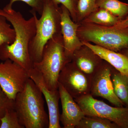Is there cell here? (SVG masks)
I'll list each match as a JSON object with an SVG mask.
<instances>
[{
  "label": "cell",
  "instance_id": "obj_21",
  "mask_svg": "<svg viewBox=\"0 0 128 128\" xmlns=\"http://www.w3.org/2000/svg\"><path fill=\"white\" fill-rule=\"evenodd\" d=\"M0 120V128H24L19 122L14 108L7 109Z\"/></svg>",
  "mask_w": 128,
  "mask_h": 128
},
{
  "label": "cell",
  "instance_id": "obj_2",
  "mask_svg": "<svg viewBox=\"0 0 128 128\" xmlns=\"http://www.w3.org/2000/svg\"><path fill=\"white\" fill-rule=\"evenodd\" d=\"M42 93L31 78L17 94L14 108L24 128H48L49 119L44 108Z\"/></svg>",
  "mask_w": 128,
  "mask_h": 128
},
{
  "label": "cell",
  "instance_id": "obj_18",
  "mask_svg": "<svg viewBox=\"0 0 128 128\" xmlns=\"http://www.w3.org/2000/svg\"><path fill=\"white\" fill-rule=\"evenodd\" d=\"M76 128H120L108 120L96 116H85Z\"/></svg>",
  "mask_w": 128,
  "mask_h": 128
},
{
  "label": "cell",
  "instance_id": "obj_12",
  "mask_svg": "<svg viewBox=\"0 0 128 128\" xmlns=\"http://www.w3.org/2000/svg\"><path fill=\"white\" fill-rule=\"evenodd\" d=\"M58 90L62 108L60 122L64 128H76L85 114L74 98L59 83Z\"/></svg>",
  "mask_w": 128,
  "mask_h": 128
},
{
  "label": "cell",
  "instance_id": "obj_13",
  "mask_svg": "<svg viewBox=\"0 0 128 128\" xmlns=\"http://www.w3.org/2000/svg\"><path fill=\"white\" fill-rule=\"evenodd\" d=\"M103 60L90 48L84 44L75 50L72 60L78 68L90 76Z\"/></svg>",
  "mask_w": 128,
  "mask_h": 128
},
{
  "label": "cell",
  "instance_id": "obj_1",
  "mask_svg": "<svg viewBox=\"0 0 128 128\" xmlns=\"http://www.w3.org/2000/svg\"><path fill=\"white\" fill-rule=\"evenodd\" d=\"M31 12L32 16L26 20L20 12L16 11L12 7L6 6L0 9V15L4 16L10 23L16 32L13 43L0 46V60L3 61L10 60L28 72L34 68L28 46L36 34L37 16L36 12Z\"/></svg>",
  "mask_w": 128,
  "mask_h": 128
},
{
  "label": "cell",
  "instance_id": "obj_22",
  "mask_svg": "<svg viewBox=\"0 0 128 128\" xmlns=\"http://www.w3.org/2000/svg\"><path fill=\"white\" fill-rule=\"evenodd\" d=\"M46 0H10L8 4V7H12V5L16 2L21 1L25 2L32 8L31 12H34L41 15L42 12L44 4Z\"/></svg>",
  "mask_w": 128,
  "mask_h": 128
},
{
  "label": "cell",
  "instance_id": "obj_24",
  "mask_svg": "<svg viewBox=\"0 0 128 128\" xmlns=\"http://www.w3.org/2000/svg\"><path fill=\"white\" fill-rule=\"evenodd\" d=\"M58 5L61 4L68 10L72 20L76 21V9L78 0H53Z\"/></svg>",
  "mask_w": 128,
  "mask_h": 128
},
{
  "label": "cell",
  "instance_id": "obj_6",
  "mask_svg": "<svg viewBox=\"0 0 128 128\" xmlns=\"http://www.w3.org/2000/svg\"><path fill=\"white\" fill-rule=\"evenodd\" d=\"M74 99L85 116L101 117L116 124L120 128H128V107L112 106L90 94Z\"/></svg>",
  "mask_w": 128,
  "mask_h": 128
},
{
  "label": "cell",
  "instance_id": "obj_20",
  "mask_svg": "<svg viewBox=\"0 0 128 128\" xmlns=\"http://www.w3.org/2000/svg\"><path fill=\"white\" fill-rule=\"evenodd\" d=\"M98 8L96 0H78L76 9V23L80 24L89 14Z\"/></svg>",
  "mask_w": 128,
  "mask_h": 128
},
{
  "label": "cell",
  "instance_id": "obj_25",
  "mask_svg": "<svg viewBox=\"0 0 128 128\" xmlns=\"http://www.w3.org/2000/svg\"><path fill=\"white\" fill-rule=\"evenodd\" d=\"M114 26L118 28H123L128 27V16L124 19L121 20L116 25H114Z\"/></svg>",
  "mask_w": 128,
  "mask_h": 128
},
{
  "label": "cell",
  "instance_id": "obj_11",
  "mask_svg": "<svg viewBox=\"0 0 128 128\" xmlns=\"http://www.w3.org/2000/svg\"><path fill=\"white\" fill-rule=\"evenodd\" d=\"M60 9L61 32L65 54L71 61L75 50L83 44L77 34L80 24L72 20L70 12L64 6L61 5Z\"/></svg>",
  "mask_w": 128,
  "mask_h": 128
},
{
  "label": "cell",
  "instance_id": "obj_3",
  "mask_svg": "<svg viewBox=\"0 0 128 128\" xmlns=\"http://www.w3.org/2000/svg\"><path fill=\"white\" fill-rule=\"evenodd\" d=\"M36 34L28 46L34 64L41 61L44 48L54 36L61 32L60 9L53 0H46L41 17L36 18Z\"/></svg>",
  "mask_w": 128,
  "mask_h": 128
},
{
  "label": "cell",
  "instance_id": "obj_17",
  "mask_svg": "<svg viewBox=\"0 0 128 128\" xmlns=\"http://www.w3.org/2000/svg\"><path fill=\"white\" fill-rule=\"evenodd\" d=\"M98 8L107 10L112 14L121 20L128 15V4L119 0H96Z\"/></svg>",
  "mask_w": 128,
  "mask_h": 128
},
{
  "label": "cell",
  "instance_id": "obj_23",
  "mask_svg": "<svg viewBox=\"0 0 128 128\" xmlns=\"http://www.w3.org/2000/svg\"><path fill=\"white\" fill-rule=\"evenodd\" d=\"M14 100L8 97L0 86V119L7 109L14 108Z\"/></svg>",
  "mask_w": 128,
  "mask_h": 128
},
{
  "label": "cell",
  "instance_id": "obj_9",
  "mask_svg": "<svg viewBox=\"0 0 128 128\" xmlns=\"http://www.w3.org/2000/svg\"><path fill=\"white\" fill-rule=\"evenodd\" d=\"M58 81L74 99L90 93V76L78 68L72 61L62 69Z\"/></svg>",
  "mask_w": 128,
  "mask_h": 128
},
{
  "label": "cell",
  "instance_id": "obj_26",
  "mask_svg": "<svg viewBox=\"0 0 128 128\" xmlns=\"http://www.w3.org/2000/svg\"><path fill=\"white\" fill-rule=\"evenodd\" d=\"M119 52L124 54L128 58V47L121 50Z\"/></svg>",
  "mask_w": 128,
  "mask_h": 128
},
{
  "label": "cell",
  "instance_id": "obj_27",
  "mask_svg": "<svg viewBox=\"0 0 128 128\" xmlns=\"http://www.w3.org/2000/svg\"></svg>",
  "mask_w": 128,
  "mask_h": 128
},
{
  "label": "cell",
  "instance_id": "obj_4",
  "mask_svg": "<svg viewBox=\"0 0 128 128\" xmlns=\"http://www.w3.org/2000/svg\"><path fill=\"white\" fill-rule=\"evenodd\" d=\"M70 62L66 56L60 32L55 34L46 44L42 59L34 64V68L41 73L48 89L54 90L58 89L60 72L66 64Z\"/></svg>",
  "mask_w": 128,
  "mask_h": 128
},
{
  "label": "cell",
  "instance_id": "obj_16",
  "mask_svg": "<svg viewBox=\"0 0 128 128\" xmlns=\"http://www.w3.org/2000/svg\"><path fill=\"white\" fill-rule=\"evenodd\" d=\"M121 20L106 9L98 8L96 11L89 14L81 22L112 26L116 25Z\"/></svg>",
  "mask_w": 128,
  "mask_h": 128
},
{
  "label": "cell",
  "instance_id": "obj_5",
  "mask_svg": "<svg viewBox=\"0 0 128 128\" xmlns=\"http://www.w3.org/2000/svg\"><path fill=\"white\" fill-rule=\"evenodd\" d=\"M79 24L77 34L82 41L117 52L128 47V27L118 28L86 22Z\"/></svg>",
  "mask_w": 128,
  "mask_h": 128
},
{
  "label": "cell",
  "instance_id": "obj_15",
  "mask_svg": "<svg viewBox=\"0 0 128 128\" xmlns=\"http://www.w3.org/2000/svg\"><path fill=\"white\" fill-rule=\"evenodd\" d=\"M111 78L114 93L128 107V75L122 74L114 67Z\"/></svg>",
  "mask_w": 128,
  "mask_h": 128
},
{
  "label": "cell",
  "instance_id": "obj_19",
  "mask_svg": "<svg viewBox=\"0 0 128 128\" xmlns=\"http://www.w3.org/2000/svg\"><path fill=\"white\" fill-rule=\"evenodd\" d=\"M7 21L4 16L0 15V46L12 44L15 41V30Z\"/></svg>",
  "mask_w": 128,
  "mask_h": 128
},
{
  "label": "cell",
  "instance_id": "obj_8",
  "mask_svg": "<svg viewBox=\"0 0 128 128\" xmlns=\"http://www.w3.org/2000/svg\"><path fill=\"white\" fill-rule=\"evenodd\" d=\"M114 67L104 60L96 70L90 76V94L93 97H101L116 107L124 104L114 93L111 78Z\"/></svg>",
  "mask_w": 128,
  "mask_h": 128
},
{
  "label": "cell",
  "instance_id": "obj_10",
  "mask_svg": "<svg viewBox=\"0 0 128 128\" xmlns=\"http://www.w3.org/2000/svg\"><path fill=\"white\" fill-rule=\"evenodd\" d=\"M30 78L38 86L46 100L48 111V128H60V124L58 90H51L48 89L42 74L34 68L28 72Z\"/></svg>",
  "mask_w": 128,
  "mask_h": 128
},
{
  "label": "cell",
  "instance_id": "obj_14",
  "mask_svg": "<svg viewBox=\"0 0 128 128\" xmlns=\"http://www.w3.org/2000/svg\"><path fill=\"white\" fill-rule=\"evenodd\" d=\"M82 44L88 46L102 59L108 62L122 74L128 75V58L119 52H115L93 44L89 42L82 41Z\"/></svg>",
  "mask_w": 128,
  "mask_h": 128
},
{
  "label": "cell",
  "instance_id": "obj_7",
  "mask_svg": "<svg viewBox=\"0 0 128 128\" xmlns=\"http://www.w3.org/2000/svg\"><path fill=\"white\" fill-rule=\"evenodd\" d=\"M28 71L10 60L0 63V86L8 98L15 100L28 79Z\"/></svg>",
  "mask_w": 128,
  "mask_h": 128
}]
</instances>
